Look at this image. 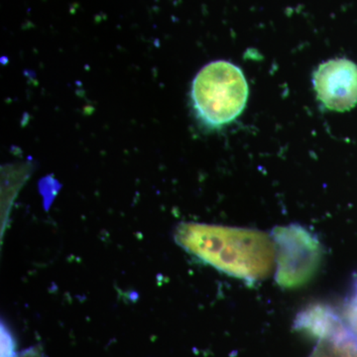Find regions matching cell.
<instances>
[{"label":"cell","instance_id":"5b68a950","mask_svg":"<svg viewBox=\"0 0 357 357\" xmlns=\"http://www.w3.org/2000/svg\"><path fill=\"white\" fill-rule=\"evenodd\" d=\"M344 318V325L357 337V283L354 296L345 307Z\"/></svg>","mask_w":357,"mask_h":357},{"label":"cell","instance_id":"6da1fadb","mask_svg":"<svg viewBox=\"0 0 357 357\" xmlns=\"http://www.w3.org/2000/svg\"><path fill=\"white\" fill-rule=\"evenodd\" d=\"M175 238L190 255L249 283L266 279L276 264L273 237L261 230L187 222Z\"/></svg>","mask_w":357,"mask_h":357},{"label":"cell","instance_id":"7a4b0ae2","mask_svg":"<svg viewBox=\"0 0 357 357\" xmlns=\"http://www.w3.org/2000/svg\"><path fill=\"white\" fill-rule=\"evenodd\" d=\"M248 93L241 68L227 61H215L204 66L195 77L192 100L206 126L220 128L243 114Z\"/></svg>","mask_w":357,"mask_h":357},{"label":"cell","instance_id":"3957f363","mask_svg":"<svg viewBox=\"0 0 357 357\" xmlns=\"http://www.w3.org/2000/svg\"><path fill=\"white\" fill-rule=\"evenodd\" d=\"M272 237L276 246L277 283L296 288L311 280L321 264L319 241L298 225L278 227Z\"/></svg>","mask_w":357,"mask_h":357},{"label":"cell","instance_id":"277c9868","mask_svg":"<svg viewBox=\"0 0 357 357\" xmlns=\"http://www.w3.org/2000/svg\"><path fill=\"white\" fill-rule=\"evenodd\" d=\"M314 91L326 109L344 112L357 105V65L347 59H333L318 68Z\"/></svg>","mask_w":357,"mask_h":357},{"label":"cell","instance_id":"8992f818","mask_svg":"<svg viewBox=\"0 0 357 357\" xmlns=\"http://www.w3.org/2000/svg\"><path fill=\"white\" fill-rule=\"evenodd\" d=\"M18 357H42V356L36 349H33V351L24 352V354H21V356Z\"/></svg>","mask_w":357,"mask_h":357}]
</instances>
